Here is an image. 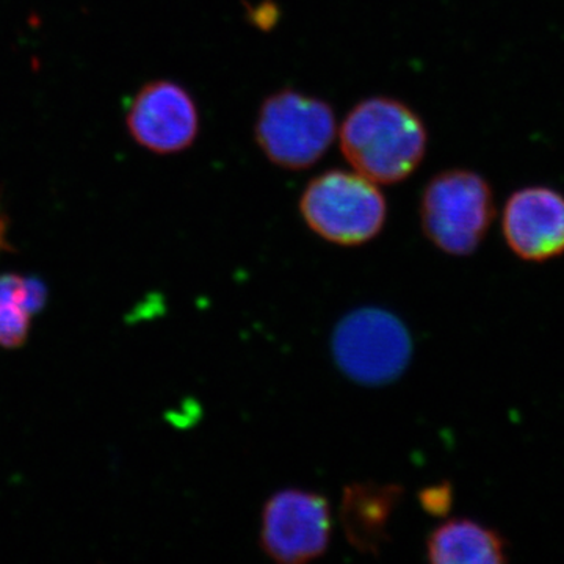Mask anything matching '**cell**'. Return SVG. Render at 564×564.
Segmentation results:
<instances>
[{"instance_id":"1","label":"cell","mask_w":564,"mask_h":564,"mask_svg":"<svg viewBox=\"0 0 564 564\" xmlns=\"http://www.w3.org/2000/svg\"><path fill=\"white\" fill-rule=\"evenodd\" d=\"M339 144L352 172L375 184L392 185L417 172L429 150V132L408 104L372 96L348 111Z\"/></svg>"},{"instance_id":"2","label":"cell","mask_w":564,"mask_h":564,"mask_svg":"<svg viewBox=\"0 0 564 564\" xmlns=\"http://www.w3.org/2000/svg\"><path fill=\"white\" fill-rule=\"evenodd\" d=\"M300 214L326 242L361 247L383 231L388 203L378 184L361 174L329 170L307 182Z\"/></svg>"},{"instance_id":"3","label":"cell","mask_w":564,"mask_h":564,"mask_svg":"<svg viewBox=\"0 0 564 564\" xmlns=\"http://www.w3.org/2000/svg\"><path fill=\"white\" fill-rule=\"evenodd\" d=\"M336 135L332 104L293 88L267 96L254 122L256 143L267 161L291 172L314 166Z\"/></svg>"},{"instance_id":"4","label":"cell","mask_w":564,"mask_h":564,"mask_svg":"<svg viewBox=\"0 0 564 564\" xmlns=\"http://www.w3.org/2000/svg\"><path fill=\"white\" fill-rule=\"evenodd\" d=\"M494 215L491 185L470 170H445L423 188L422 231L445 254L463 258L477 251L491 228Z\"/></svg>"},{"instance_id":"5","label":"cell","mask_w":564,"mask_h":564,"mask_svg":"<svg viewBox=\"0 0 564 564\" xmlns=\"http://www.w3.org/2000/svg\"><path fill=\"white\" fill-rule=\"evenodd\" d=\"M333 356L343 373L366 386L392 383L413 356V340L397 315L362 307L345 315L333 333Z\"/></svg>"},{"instance_id":"6","label":"cell","mask_w":564,"mask_h":564,"mask_svg":"<svg viewBox=\"0 0 564 564\" xmlns=\"http://www.w3.org/2000/svg\"><path fill=\"white\" fill-rule=\"evenodd\" d=\"M332 533V507L322 494L282 489L263 505L259 543L274 562H313L328 551Z\"/></svg>"},{"instance_id":"7","label":"cell","mask_w":564,"mask_h":564,"mask_svg":"<svg viewBox=\"0 0 564 564\" xmlns=\"http://www.w3.org/2000/svg\"><path fill=\"white\" fill-rule=\"evenodd\" d=\"M199 128L198 104L180 82H147L126 109L129 135L152 154L174 155L187 151L198 140Z\"/></svg>"},{"instance_id":"8","label":"cell","mask_w":564,"mask_h":564,"mask_svg":"<svg viewBox=\"0 0 564 564\" xmlns=\"http://www.w3.org/2000/svg\"><path fill=\"white\" fill-rule=\"evenodd\" d=\"M508 247L524 261L541 262L564 252V196L549 187H525L505 204Z\"/></svg>"},{"instance_id":"9","label":"cell","mask_w":564,"mask_h":564,"mask_svg":"<svg viewBox=\"0 0 564 564\" xmlns=\"http://www.w3.org/2000/svg\"><path fill=\"white\" fill-rule=\"evenodd\" d=\"M403 492L399 485L351 484L344 489L340 524L356 551L380 554L391 540L389 524Z\"/></svg>"},{"instance_id":"10","label":"cell","mask_w":564,"mask_h":564,"mask_svg":"<svg viewBox=\"0 0 564 564\" xmlns=\"http://www.w3.org/2000/svg\"><path fill=\"white\" fill-rule=\"evenodd\" d=\"M426 558L433 564H499L507 562V551L494 530L470 519H452L430 533Z\"/></svg>"},{"instance_id":"11","label":"cell","mask_w":564,"mask_h":564,"mask_svg":"<svg viewBox=\"0 0 564 564\" xmlns=\"http://www.w3.org/2000/svg\"><path fill=\"white\" fill-rule=\"evenodd\" d=\"M46 284L40 278L24 274L7 273L0 276V302L14 303L36 315L47 303Z\"/></svg>"},{"instance_id":"12","label":"cell","mask_w":564,"mask_h":564,"mask_svg":"<svg viewBox=\"0 0 564 564\" xmlns=\"http://www.w3.org/2000/svg\"><path fill=\"white\" fill-rule=\"evenodd\" d=\"M33 314L14 303L0 302V348L24 347L31 334Z\"/></svg>"},{"instance_id":"13","label":"cell","mask_w":564,"mask_h":564,"mask_svg":"<svg viewBox=\"0 0 564 564\" xmlns=\"http://www.w3.org/2000/svg\"><path fill=\"white\" fill-rule=\"evenodd\" d=\"M419 502L426 514L443 518L451 513L452 505H454V486L444 481V484L423 488L419 492Z\"/></svg>"},{"instance_id":"14","label":"cell","mask_w":564,"mask_h":564,"mask_svg":"<svg viewBox=\"0 0 564 564\" xmlns=\"http://www.w3.org/2000/svg\"><path fill=\"white\" fill-rule=\"evenodd\" d=\"M278 10L273 3L263 2L251 13V21L254 22L256 25L267 31L269 25H273L276 22Z\"/></svg>"},{"instance_id":"15","label":"cell","mask_w":564,"mask_h":564,"mask_svg":"<svg viewBox=\"0 0 564 564\" xmlns=\"http://www.w3.org/2000/svg\"><path fill=\"white\" fill-rule=\"evenodd\" d=\"M10 218L2 209V195H0V254L3 251L13 252L14 248L9 242Z\"/></svg>"}]
</instances>
